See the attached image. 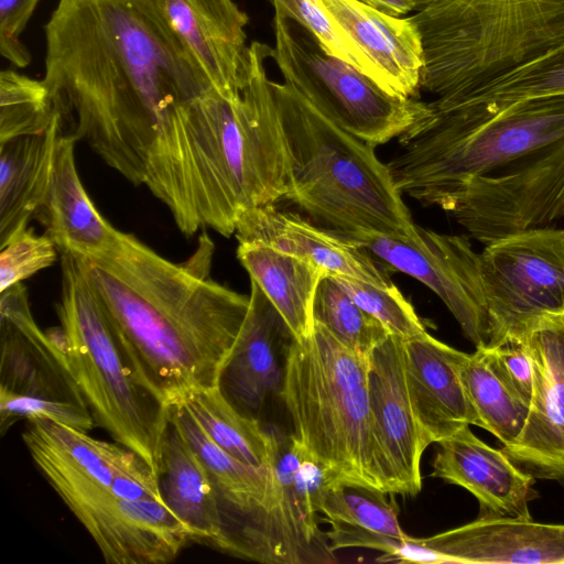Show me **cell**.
I'll return each instance as SVG.
<instances>
[{"mask_svg": "<svg viewBox=\"0 0 564 564\" xmlns=\"http://www.w3.org/2000/svg\"><path fill=\"white\" fill-rule=\"evenodd\" d=\"M0 249V292L51 267L58 251L48 235L37 236L28 227L15 232Z\"/></svg>", "mask_w": 564, "mask_h": 564, "instance_id": "39", "label": "cell"}, {"mask_svg": "<svg viewBox=\"0 0 564 564\" xmlns=\"http://www.w3.org/2000/svg\"><path fill=\"white\" fill-rule=\"evenodd\" d=\"M562 138L564 95L522 100L484 120L429 102L387 165L402 195L442 207L468 181Z\"/></svg>", "mask_w": 564, "mask_h": 564, "instance_id": "6", "label": "cell"}, {"mask_svg": "<svg viewBox=\"0 0 564 564\" xmlns=\"http://www.w3.org/2000/svg\"><path fill=\"white\" fill-rule=\"evenodd\" d=\"M238 242H258L299 257L327 275L358 279L392 286L389 267L362 246L294 213L264 205L242 212L237 221Z\"/></svg>", "mask_w": 564, "mask_h": 564, "instance_id": "18", "label": "cell"}, {"mask_svg": "<svg viewBox=\"0 0 564 564\" xmlns=\"http://www.w3.org/2000/svg\"><path fill=\"white\" fill-rule=\"evenodd\" d=\"M61 267L56 312L67 338L70 373L96 425L141 456L158 475L169 409L135 377L112 319L77 258L62 251Z\"/></svg>", "mask_w": 564, "mask_h": 564, "instance_id": "8", "label": "cell"}, {"mask_svg": "<svg viewBox=\"0 0 564 564\" xmlns=\"http://www.w3.org/2000/svg\"><path fill=\"white\" fill-rule=\"evenodd\" d=\"M321 1L378 67L390 90L399 97L415 99L421 90L424 54L412 17H393L358 0Z\"/></svg>", "mask_w": 564, "mask_h": 564, "instance_id": "25", "label": "cell"}, {"mask_svg": "<svg viewBox=\"0 0 564 564\" xmlns=\"http://www.w3.org/2000/svg\"><path fill=\"white\" fill-rule=\"evenodd\" d=\"M368 362L376 486L394 495L416 496L422 489V455L430 444L411 406L403 339L389 335L371 351Z\"/></svg>", "mask_w": 564, "mask_h": 564, "instance_id": "16", "label": "cell"}, {"mask_svg": "<svg viewBox=\"0 0 564 564\" xmlns=\"http://www.w3.org/2000/svg\"><path fill=\"white\" fill-rule=\"evenodd\" d=\"M556 95H564V42L449 102L431 105L484 120L516 102Z\"/></svg>", "mask_w": 564, "mask_h": 564, "instance_id": "31", "label": "cell"}, {"mask_svg": "<svg viewBox=\"0 0 564 564\" xmlns=\"http://www.w3.org/2000/svg\"><path fill=\"white\" fill-rule=\"evenodd\" d=\"M421 90L449 102L564 42V0H417Z\"/></svg>", "mask_w": 564, "mask_h": 564, "instance_id": "5", "label": "cell"}, {"mask_svg": "<svg viewBox=\"0 0 564 564\" xmlns=\"http://www.w3.org/2000/svg\"><path fill=\"white\" fill-rule=\"evenodd\" d=\"M214 250L203 234L175 263L119 231L106 252L74 254L135 377L167 409L218 387L248 313L249 295L210 278Z\"/></svg>", "mask_w": 564, "mask_h": 564, "instance_id": "2", "label": "cell"}, {"mask_svg": "<svg viewBox=\"0 0 564 564\" xmlns=\"http://www.w3.org/2000/svg\"><path fill=\"white\" fill-rule=\"evenodd\" d=\"M337 284L390 335L402 339L427 332L412 304L395 286H378L358 279L332 276Z\"/></svg>", "mask_w": 564, "mask_h": 564, "instance_id": "38", "label": "cell"}, {"mask_svg": "<svg viewBox=\"0 0 564 564\" xmlns=\"http://www.w3.org/2000/svg\"><path fill=\"white\" fill-rule=\"evenodd\" d=\"M169 414L206 467L220 519L215 549L239 557L257 517L275 498L273 463L254 467L231 457L214 444L183 405L170 408Z\"/></svg>", "mask_w": 564, "mask_h": 564, "instance_id": "21", "label": "cell"}, {"mask_svg": "<svg viewBox=\"0 0 564 564\" xmlns=\"http://www.w3.org/2000/svg\"><path fill=\"white\" fill-rule=\"evenodd\" d=\"M488 362L497 376L523 401L530 404L533 390V368L523 345L484 346Z\"/></svg>", "mask_w": 564, "mask_h": 564, "instance_id": "40", "label": "cell"}, {"mask_svg": "<svg viewBox=\"0 0 564 564\" xmlns=\"http://www.w3.org/2000/svg\"><path fill=\"white\" fill-rule=\"evenodd\" d=\"M61 130L55 112L44 132L0 143V248L26 228L40 210L50 185Z\"/></svg>", "mask_w": 564, "mask_h": 564, "instance_id": "28", "label": "cell"}, {"mask_svg": "<svg viewBox=\"0 0 564 564\" xmlns=\"http://www.w3.org/2000/svg\"><path fill=\"white\" fill-rule=\"evenodd\" d=\"M441 208L485 246L564 217V138L468 181Z\"/></svg>", "mask_w": 564, "mask_h": 564, "instance_id": "13", "label": "cell"}, {"mask_svg": "<svg viewBox=\"0 0 564 564\" xmlns=\"http://www.w3.org/2000/svg\"><path fill=\"white\" fill-rule=\"evenodd\" d=\"M44 32L43 82L62 131L147 186L193 236L184 116L216 88L156 0H58Z\"/></svg>", "mask_w": 564, "mask_h": 564, "instance_id": "1", "label": "cell"}, {"mask_svg": "<svg viewBox=\"0 0 564 564\" xmlns=\"http://www.w3.org/2000/svg\"><path fill=\"white\" fill-rule=\"evenodd\" d=\"M268 1L273 7L275 17L299 23L317 40L328 54L354 66L384 90L394 95L378 67L326 12L321 0Z\"/></svg>", "mask_w": 564, "mask_h": 564, "instance_id": "37", "label": "cell"}, {"mask_svg": "<svg viewBox=\"0 0 564 564\" xmlns=\"http://www.w3.org/2000/svg\"><path fill=\"white\" fill-rule=\"evenodd\" d=\"M437 444L432 477L468 490L477 498L482 516L531 519L534 478L503 451L484 443L469 426Z\"/></svg>", "mask_w": 564, "mask_h": 564, "instance_id": "22", "label": "cell"}, {"mask_svg": "<svg viewBox=\"0 0 564 564\" xmlns=\"http://www.w3.org/2000/svg\"><path fill=\"white\" fill-rule=\"evenodd\" d=\"M532 361L525 425L503 453L534 479L564 481V314L540 319L522 344Z\"/></svg>", "mask_w": 564, "mask_h": 564, "instance_id": "17", "label": "cell"}, {"mask_svg": "<svg viewBox=\"0 0 564 564\" xmlns=\"http://www.w3.org/2000/svg\"><path fill=\"white\" fill-rule=\"evenodd\" d=\"M393 17L404 15L417 7V0H358Z\"/></svg>", "mask_w": 564, "mask_h": 564, "instance_id": "42", "label": "cell"}, {"mask_svg": "<svg viewBox=\"0 0 564 564\" xmlns=\"http://www.w3.org/2000/svg\"><path fill=\"white\" fill-rule=\"evenodd\" d=\"M182 405L231 457L254 467L273 463L276 432L264 430L257 417L240 412L218 387L195 394Z\"/></svg>", "mask_w": 564, "mask_h": 564, "instance_id": "32", "label": "cell"}, {"mask_svg": "<svg viewBox=\"0 0 564 564\" xmlns=\"http://www.w3.org/2000/svg\"><path fill=\"white\" fill-rule=\"evenodd\" d=\"M270 86L289 164L283 199L338 234L413 236L416 224L376 145L335 124L291 85Z\"/></svg>", "mask_w": 564, "mask_h": 564, "instance_id": "4", "label": "cell"}, {"mask_svg": "<svg viewBox=\"0 0 564 564\" xmlns=\"http://www.w3.org/2000/svg\"><path fill=\"white\" fill-rule=\"evenodd\" d=\"M33 462L109 564H162L193 541L164 502L116 496L24 431Z\"/></svg>", "mask_w": 564, "mask_h": 564, "instance_id": "10", "label": "cell"}, {"mask_svg": "<svg viewBox=\"0 0 564 564\" xmlns=\"http://www.w3.org/2000/svg\"><path fill=\"white\" fill-rule=\"evenodd\" d=\"M165 19L216 90L239 94L248 82L249 18L234 0H156Z\"/></svg>", "mask_w": 564, "mask_h": 564, "instance_id": "19", "label": "cell"}, {"mask_svg": "<svg viewBox=\"0 0 564 564\" xmlns=\"http://www.w3.org/2000/svg\"><path fill=\"white\" fill-rule=\"evenodd\" d=\"M419 541L449 563H564V524L532 519L481 514L470 523Z\"/></svg>", "mask_w": 564, "mask_h": 564, "instance_id": "23", "label": "cell"}, {"mask_svg": "<svg viewBox=\"0 0 564 564\" xmlns=\"http://www.w3.org/2000/svg\"><path fill=\"white\" fill-rule=\"evenodd\" d=\"M34 419L86 433L96 426L66 355L39 327L18 283L0 292V432Z\"/></svg>", "mask_w": 564, "mask_h": 564, "instance_id": "11", "label": "cell"}, {"mask_svg": "<svg viewBox=\"0 0 564 564\" xmlns=\"http://www.w3.org/2000/svg\"><path fill=\"white\" fill-rule=\"evenodd\" d=\"M292 338L276 308L250 280L248 313L218 381L223 394L240 412L256 417L267 397L281 387L278 346Z\"/></svg>", "mask_w": 564, "mask_h": 564, "instance_id": "24", "label": "cell"}, {"mask_svg": "<svg viewBox=\"0 0 564 564\" xmlns=\"http://www.w3.org/2000/svg\"><path fill=\"white\" fill-rule=\"evenodd\" d=\"M280 395L293 435L340 479L376 487L369 409V362L321 323L285 347Z\"/></svg>", "mask_w": 564, "mask_h": 564, "instance_id": "7", "label": "cell"}, {"mask_svg": "<svg viewBox=\"0 0 564 564\" xmlns=\"http://www.w3.org/2000/svg\"><path fill=\"white\" fill-rule=\"evenodd\" d=\"M393 495L360 482L330 478L316 490L315 506L329 527L406 539Z\"/></svg>", "mask_w": 564, "mask_h": 564, "instance_id": "33", "label": "cell"}, {"mask_svg": "<svg viewBox=\"0 0 564 564\" xmlns=\"http://www.w3.org/2000/svg\"><path fill=\"white\" fill-rule=\"evenodd\" d=\"M408 393L414 416L429 444L469 425L480 426L460 378L467 357L429 332L403 339Z\"/></svg>", "mask_w": 564, "mask_h": 564, "instance_id": "20", "label": "cell"}, {"mask_svg": "<svg viewBox=\"0 0 564 564\" xmlns=\"http://www.w3.org/2000/svg\"><path fill=\"white\" fill-rule=\"evenodd\" d=\"M75 142L61 130L50 185L35 218L45 226V234L59 252L95 257L113 246L119 230L101 216L83 186L75 163Z\"/></svg>", "mask_w": 564, "mask_h": 564, "instance_id": "26", "label": "cell"}, {"mask_svg": "<svg viewBox=\"0 0 564 564\" xmlns=\"http://www.w3.org/2000/svg\"><path fill=\"white\" fill-rule=\"evenodd\" d=\"M158 479L165 506L186 525L193 541L215 547L220 519L206 467L170 414Z\"/></svg>", "mask_w": 564, "mask_h": 564, "instance_id": "29", "label": "cell"}, {"mask_svg": "<svg viewBox=\"0 0 564 564\" xmlns=\"http://www.w3.org/2000/svg\"><path fill=\"white\" fill-rule=\"evenodd\" d=\"M237 258L276 308L292 336L302 340L314 329V300L327 275L314 263L258 242H239Z\"/></svg>", "mask_w": 564, "mask_h": 564, "instance_id": "30", "label": "cell"}, {"mask_svg": "<svg viewBox=\"0 0 564 564\" xmlns=\"http://www.w3.org/2000/svg\"><path fill=\"white\" fill-rule=\"evenodd\" d=\"M480 265L487 347L522 345L540 319L564 314V230L540 227L496 240Z\"/></svg>", "mask_w": 564, "mask_h": 564, "instance_id": "12", "label": "cell"}, {"mask_svg": "<svg viewBox=\"0 0 564 564\" xmlns=\"http://www.w3.org/2000/svg\"><path fill=\"white\" fill-rule=\"evenodd\" d=\"M314 319L347 348L367 358L390 335L330 275H325L318 284Z\"/></svg>", "mask_w": 564, "mask_h": 564, "instance_id": "35", "label": "cell"}, {"mask_svg": "<svg viewBox=\"0 0 564 564\" xmlns=\"http://www.w3.org/2000/svg\"><path fill=\"white\" fill-rule=\"evenodd\" d=\"M25 431L116 496L164 502L154 469L123 445L93 438L47 419L29 421Z\"/></svg>", "mask_w": 564, "mask_h": 564, "instance_id": "27", "label": "cell"}, {"mask_svg": "<svg viewBox=\"0 0 564 564\" xmlns=\"http://www.w3.org/2000/svg\"><path fill=\"white\" fill-rule=\"evenodd\" d=\"M460 378L480 427L503 446L512 445L525 425L530 404L517 395L490 367L484 346L476 347L460 368Z\"/></svg>", "mask_w": 564, "mask_h": 564, "instance_id": "34", "label": "cell"}, {"mask_svg": "<svg viewBox=\"0 0 564 564\" xmlns=\"http://www.w3.org/2000/svg\"><path fill=\"white\" fill-rule=\"evenodd\" d=\"M339 235L362 246L389 268L422 282L443 301L467 339L476 347L488 345L480 253L474 251L466 236L438 234L417 225L411 237Z\"/></svg>", "mask_w": 564, "mask_h": 564, "instance_id": "15", "label": "cell"}, {"mask_svg": "<svg viewBox=\"0 0 564 564\" xmlns=\"http://www.w3.org/2000/svg\"><path fill=\"white\" fill-rule=\"evenodd\" d=\"M275 498L257 517L240 558L264 564H333L338 560L322 531L316 490L338 478L316 463L296 437L276 433Z\"/></svg>", "mask_w": 564, "mask_h": 564, "instance_id": "14", "label": "cell"}, {"mask_svg": "<svg viewBox=\"0 0 564 564\" xmlns=\"http://www.w3.org/2000/svg\"><path fill=\"white\" fill-rule=\"evenodd\" d=\"M272 57L284 83L350 134L379 145L399 138L429 104L392 95L366 74L328 54L299 23L273 18Z\"/></svg>", "mask_w": 564, "mask_h": 564, "instance_id": "9", "label": "cell"}, {"mask_svg": "<svg viewBox=\"0 0 564 564\" xmlns=\"http://www.w3.org/2000/svg\"><path fill=\"white\" fill-rule=\"evenodd\" d=\"M54 117L53 101L43 79L10 69L0 73V143L42 133Z\"/></svg>", "mask_w": 564, "mask_h": 564, "instance_id": "36", "label": "cell"}, {"mask_svg": "<svg viewBox=\"0 0 564 564\" xmlns=\"http://www.w3.org/2000/svg\"><path fill=\"white\" fill-rule=\"evenodd\" d=\"M272 47L249 45V76L235 96L217 90L196 100L184 116L194 200L200 227L225 237L239 215L284 198L289 164L267 73Z\"/></svg>", "mask_w": 564, "mask_h": 564, "instance_id": "3", "label": "cell"}, {"mask_svg": "<svg viewBox=\"0 0 564 564\" xmlns=\"http://www.w3.org/2000/svg\"><path fill=\"white\" fill-rule=\"evenodd\" d=\"M40 0H0V53L18 67L31 62V54L20 40Z\"/></svg>", "mask_w": 564, "mask_h": 564, "instance_id": "41", "label": "cell"}]
</instances>
